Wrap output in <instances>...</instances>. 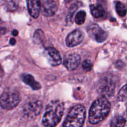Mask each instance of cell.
Here are the masks:
<instances>
[{"instance_id":"obj_6","label":"cell","mask_w":127,"mask_h":127,"mask_svg":"<svg viewBox=\"0 0 127 127\" xmlns=\"http://www.w3.org/2000/svg\"><path fill=\"white\" fill-rule=\"evenodd\" d=\"M115 89V82L113 78L104 77L100 83L99 91L104 95H110Z\"/></svg>"},{"instance_id":"obj_2","label":"cell","mask_w":127,"mask_h":127,"mask_svg":"<svg viewBox=\"0 0 127 127\" xmlns=\"http://www.w3.org/2000/svg\"><path fill=\"white\" fill-rule=\"evenodd\" d=\"M111 105L105 97L98 98L92 104L89 110L88 120L92 125H96L104 120L110 111Z\"/></svg>"},{"instance_id":"obj_24","label":"cell","mask_w":127,"mask_h":127,"mask_svg":"<svg viewBox=\"0 0 127 127\" xmlns=\"http://www.w3.org/2000/svg\"><path fill=\"white\" fill-rule=\"evenodd\" d=\"M16 42V40H15V38H11V40H10V43H11V45H15Z\"/></svg>"},{"instance_id":"obj_18","label":"cell","mask_w":127,"mask_h":127,"mask_svg":"<svg viewBox=\"0 0 127 127\" xmlns=\"http://www.w3.org/2000/svg\"><path fill=\"white\" fill-rule=\"evenodd\" d=\"M118 99L120 101H124L127 99V84L119 91L118 93Z\"/></svg>"},{"instance_id":"obj_21","label":"cell","mask_w":127,"mask_h":127,"mask_svg":"<svg viewBox=\"0 0 127 127\" xmlns=\"http://www.w3.org/2000/svg\"><path fill=\"white\" fill-rule=\"evenodd\" d=\"M44 38V32H42V30L39 29L35 32L34 35V38L36 41L39 42H42L43 41Z\"/></svg>"},{"instance_id":"obj_22","label":"cell","mask_w":127,"mask_h":127,"mask_svg":"<svg viewBox=\"0 0 127 127\" xmlns=\"http://www.w3.org/2000/svg\"><path fill=\"white\" fill-rule=\"evenodd\" d=\"M92 66H93V64L88 60H86L82 63V68L86 71H90Z\"/></svg>"},{"instance_id":"obj_14","label":"cell","mask_w":127,"mask_h":127,"mask_svg":"<svg viewBox=\"0 0 127 127\" xmlns=\"http://www.w3.org/2000/svg\"><path fill=\"white\" fill-rule=\"evenodd\" d=\"M90 11L92 14L95 18H100V17H103V16L105 15V9H103V6L101 4H91Z\"/></svg>"},{"instance_id":"obj_1","label":"cell","mask_w":127,"mask_h":127,"mask_svg":"<svg viewBox=\"0 0 127 127\" xmlns=\"http://www.w3.org/2000/svg\"><path fill=\"white\" fill-rule=\"evenodd\" d=\"M64 111V104L60 100H52L46 106L42 119L44 126L55 127L61 122Z\"/></svg>"},{"instance_id":"obj_25","label":"cell","mask_w":127,"mask_h":127,"mask_svg":"<svg viewBox=\"0 0 127 127\" xmlns=\"http://www.w3.org/2000/svg\"><path fill=\"white\" fill-rule=\"evenodd\" d=\"M12 34L14 36H17L18 35V31H16V30H14L12 32Z\"/></svg>"},{"instance_id":"obj_17","label":"cell","mask_w":127,"mask_h":127,"mask_svg":"<svg viewBox=\"0 0 127 127\" xmlns=\"http://www.w3.org/2000/svg\"><path fill=\"white\" fill-rule=\"evenodd\" d=\"M86 17V13L85 11H80L77 14L75 18V22L77 24L81 25L83 24L85 21Z\"/></svg>"},{"instance_id":"obj_8","label":"cell","mask_w":127,"mask_h":127,"mask_svg":"<svg viewBox=\"0 0 127 127\" xmlns=\"http://www.w3.org/2000/svg\"><path fill=\"white\" fill-rule=\"evenodd\" d=\"M80 62V57L76 53H69L65 56L64 65L68 71H73L78 67Z\"/></svg>"},{"instance_id":"obj_11","label":"cell","mask_w":127,"mask_h":127,"mask_svg":"<svg viewBox=\"0 0 127 127\" xmlns=\"http://www.w3.org/2000/svg\"><path fill=\"white\" fill-rule=\"evenodd\" d=\"M45 54L46 57L48 58L49 62L52 66H58L62 62L61 55L56 48L52 47L47 48L45 50Z\"/></svg>"},{"instance_id":"obj_7","label":"cell","mask_w":127,"mask_h":127,"mask_svg":"<svg viewBox=\"0 0 127 127\" xmlns=\"http://www.w3.org/2000/svg\"><path fill=\"white\" fill-rule=\"evenodd\" d=\"M87 32L92 38L99 43L104 42L108 37L107 32L95 24L91 25L88 27Z\"/></svg>"},{"instance_id":"obj_3","label":"cell","mask_w":127,"mask_h":127,"mask_svg":"<svg viewBox=\"0 0 127 127\" xmlns=\"http://www.w3.org/2000/svg\"><path fill=\"white\" fill-rule=\"evenodd\" d=\"M86 116V110L82 105H77L70 110L63 124L64 127L83 126Z\"/></svg>"},{"instance_id":"obj_23","label":"cell","mask_w":127,"mask_h":127,"mask_svg":"<svg viewBox=\"0 0 127 127\" xmlns=\"http://www.w3.org/2000/svg\"><path fill=\"white\" fill-rule=\"evenodd\" d=\"M6 30L5 29L2 28V27H0V35H2L6 32Z\"/></svg>"},{"instance_id":"obj_13","label":"cell","mask_w":127,"mask_h":127,"mask_svg":"<svg viewBox=\"0 0 127 127\" xmlns=\"http://www.w3.org/2000/svg\"><path fill=\"white\" fill-rule=\"evenodd\" d=\"M21 79L26 84L29 86L33 90H39L41 88V85L39 83L36 81L34 77L31 74H24L21 76Z\"/></svg>"},{"instance_id":"obj_19","label":"cell","mask_w":127,"mask_h":127,"mask_svg":"<svg viewBox=\"0 0 127 127\" xmlns=\"http://www.w3.org/2000/svg\"><path fill=\"white\" fill-rule=\"evenodd\" d=\"M17 2L16 0H7L6 7L9 11H15L17 8Z\"/></svg>"},{"instance_id":"obj_5","label":"cell","mask_w":127,"mask_h":127,"mask_svg":"<svg viewBox=\"0 0 127 127\" xmlns=\"http://www.w3.org/2000/svg\"><path fill=\"white\" fill-rule=\"evenodd\" d=\"M20 102L19 93L16 90H7L0 98V106L5 110H11Z\"/></svg>"},{"instance_id":"obj_26","label":"cell","mask_w":127,"mask_h":127,"mask_svg":"<svg viewBox=\"0 0 127 127\" xmlns=\"http://www.w3.org/2000/svg\"><path fill=\"white\" fill-rule=\"evenodd\" d=\"M64 1L66 3H68V2H70L71 1H72V0H64Z\"/></svg>"},{"instance_id":"obj_10","label":"cell","mask_w":127,"mask_h":127,"mask_svg":"<svg viewBox=\"0 0 127 127\" xmlns=\"http://www.w3.org/2000/svg\"><path fill=\"white\" fill-rule=\"evenodd\" d=\"M41 8L44 16L51 17L57 12L58 6L54 0H42Z\"/></svg>"},{"instance_id":"obj_9","label":"cell","mask_w":127,"mask_h":127,"mask_svg":"<svg viewBox=\"0 0 127 127\" xmlns=\"http://www.w3.org/2000/svg\"><path fill=\"white\" fill-rule=\"evenodd\" d=\"M84 35L78 29H76L67 35L66 38V45L69 47L78 45L83 40Z\"/></svg>"},{"instance_id":"obj_20","label":"cell","mask_w":127,"mask_h":127,"mask_svg":"<svg viewBox=\"0 0 127 127\" xmlns=\"http://www.w3.org/2000/svg\"><path fill=\"white\" fill-rule=\"evenodd\" d=\"M78 8V6H77V4H72L71 6V7H70V10L68 11V14L67 15V23H69L71 22V19H72V16L74 14V12H75V11L77 10V9Z\"/></svg>"},{"instance_id":"obj_16","label":"cell","mask_w":127,"mask_h":127,"mask_svg":"<svg viewBox=\"0 0 127 127\" xmlns=\"http://www.w3.org/2000/svg\"><path fill=\"white\" fill-rule=\"evenodd\" d=\"M115 8L118 14L121 17H124L127 14V8L122 2H119V1L116 2Z\"/></svg>"},{"instance_id":"obj_4","label":"cell","mask_w":127,"mask_h":127,"mask_svg":"<svg viewBox=\"0 0 127 127\" xmlns=\"http://www.w3.org/2000/svg\"><path fill=\"white\" fill-rule=\"evenodd\" d=\"M42 109L41 100L36 97H31L26 100L22 108L24 117L27 119H33L39 115Z\"/></svg>"},{"instance_id":"obj_15","label":"cell","mask_w":127,"mask_h":127,"mask_svg":"<svg viewBox=\"0 0 127 127\" xmlns=\"http://www.w3.org/2000/svg\"><path fill=\"white\" fill-rule=\"evenodd\" d=\"M126 124V120L123 117L120 115L115 116L111 122L110 126L112 127H122Z\"/></svg>"},{"instance_id":"obj_12","label":"cell","mask_w":127,"mask_h":127,"mask_svg":"<svg viewBox=\"0 0 127 127\" xmlns=\"http://www.w3.org/2000/svg\"><path fill=\"white\" fill-rule=\"evenodd\" d=\"M27 8L29 13L33 18H37L39 16L41 8V2L40 0H27Z\"/></svg>"}]
</instances>
